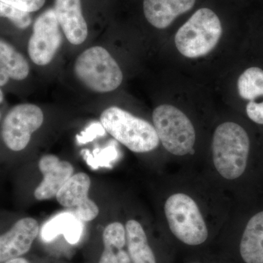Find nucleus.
I'll use <instances>...</instances> for the list:
<instances>
[{
    "label": "nucleus",
    "mask_w": 263,
    "mask_h": 263,
    "mask_svg": "<svg viewBox=\"0 0 263 263\" xmlns=\"http://www.w3.org/2000/svg\"><path fill=\"white\" fill-rule=\"evenodd\" d=\"M91 180L87 174L79 173L71 176L57 195V201L62 206L77 207L88 197Z\"/></svg>",
    "instance_id": "17"
},
{
    "label": "nucleus",
    "mask_w": 263,
    "mask_h": 263,
    "mask_svg": "<svg viewBox=\"0 0 263 263\" xmlns=\"http://www.w3.org/2000/svg\"><path fill=\"white\" fill-rule=\"evenodd\" d=\"M74 71L85 86L96 92L114 91L123 81L120 67L101 46L88 48L81 53L76 60Z\"/></svg>",
    "instance_id": "4"
},
{
    "label": "nucleus",
    "mask_w": 263,
    "mask_h": 263,
    "mask_svg": "<svg viewBox=\"0 0 263 263\" xmlns=\"http://www.w3.org/2000/svg\"><path fill=\"white\" fill-rule=\"evenodd\" d=\"M196 0H143V13L157 29L169 27L179 15L190 11Z\"/></svg>",
    "instance_id": "12"
},
{
    "label": "nucleus",
    "mask_w": 263,
    "mask_h": 263,
    "mask_svg": "<svg viewBox=\"0 0 263 263\" xmlns=\"http://www.w3.org/2000/svg\"><path fill=\"white\" fill-rule=\"evenodd\" d=\"M22 11L31 13L43 8L46 0H0Z\"/></svg>",
    "instance_id": "24"
},
{
    "label": "nucleus",
    "mask_w": 263,
    "mask_h": 263,
    "mask_svg": "<svg viewBox=\"0 0 263 263\" xmlns=\"http://www.w3.org/2000/svg\"><path fill=\"white\" fill-rule=\"evenodd\" d=\"M76 208V215L83 221L93 220L99 214L98 205L89 198Z\"/></svg>",
    "instance_id": "23"
},
{
    "label": "nucleus",
    "mask_w": 263,
    "mask_h": 263,
    "mask_svg": "<svg viewBox=\"0 0 263 263\" xmlns=\"http://www.w3.org/2000/svg\"><path fill=\"white\" fill-rule=\"evenodd\" d=\"M5 96L4 92H3V89L0 88V105L3 104V102H4ZM2 114L1 111H0V120H1Z\"/></svg>",
    "instance_id": "28"
},
{
    "label": "nucleus",
    "mask_w": 263,
    "mask_h": 263,
    "mask_svg": "<svg viewBox=\"0 0 263 263\" xmlns=\"http://www.w3.org/2000/svg\"><path fill=\"white\" fill-rule=\"evenodd\" d=\"M39 233V224L32 218H24L9 231L0 235V263L17 258L29 252Z\"/></svg>",
    "instance_id": "9"
},
{
    "label": "nucleus",
    "mask_w": 263,
    "mask_h": 263,
    "mask_svg": "<svg viewBox=\"0 0 263 263\" xmlns=\"http://www.w3.org/2000/svg\"><path fill=\"white\" fill-rule=\"evenodd\" d=\"M38 165L43 180L34 191V197L37 200H49L56 197L74 172L70 162L61 161L53 155L43 156Z\"/></svg>",
    "instance_id": "10"
},
{
    "label": "nucleus",
    "mask_w": 263,
    "mask_h": 263,
    "mask_svg": "<svg viewBox=\"0 0 263 263\" xmlns=\"http://www.w3.org/2000/svg\"><path fill=\"white\" fill-rule=\"evenodd\" d=\"M99 153H97L95 151L94 159L85 155L88 163L95 169L98 168L100 166H110V162L115 160L117 157V151L112 146L107 147L103 150H99Z\"/></svg>",
    "instance_id": "22"
},
{
    "label": "nucleus",
    "mask_w": 263,
    "mask_h": 263,
    "mask_svg": "<svg viewBox=\"0 0 263 263\" xmlns=\"http://www.w3.org/2000/svg\"><path fill=\"white\" fill-rule=\"evenodd\" d=\"M129 254L114 245H104V251L99 263H130Z\"/></svg>",
    "instance_id": "21"
},
{
    "label": "nucleus",
    "mask_w": 263,
    "mask_h": 263,
    "mask_svg": "<svg viewBox=\"0 0 263 263\" xmlns=\"http://www.w3.org/2000/svg\"><path fill=\"white\" fill-rule=\"evenodd\" d=\"M129 255L133 263H157L143 227L136 220L128 221L125 227Z\"/></svg>",
    "instance_id": "15"
},
{
    "label": "nucleus",
    "mask_w": 263,
    "mask_h": 263,
    "mask_svg": "<svg viewBox=\"0 0 263 263\" xmlns=\"http://www.w3.org/2000/svg\"><path fill=\"white\" fill-rule=\"evenodd\" d=\"M62 41L60 26L53 8H49L34 21L27 51L33 63L47 65L53 60Z\"/></svg>",
    "instance_id": "8"
},
{
    "label": "nucleus",
    "mask_w": 263,
    "mask_h": 263,
    "mask_svg": "<svg viewBox=\"0 0 263 263\" xmlns=\"http://www.w3.org/2000/svg\"><path fill=\"white\" fill-rule=\"evenodd\" d=\"M29 65L27 59L8 41L0 37V71L10 80L22 81L28 77Z\"/></svg>",
    "instance_id": "16"
},
{
    "label": "nucleus",
    "mask_w": 263,
    "mask_h": 263,
    "mask_svg": "<svg viewBox=\"0 0 263 263\" xmlns=\"http://www.w3.org/2000/svg\"><path fill=\"white\" fill-rule=\"evenodd\" d=\"M246 263H263V212L252 216L246 226L240 243Z\"/></svg>",
    "instance_id": "13"
},
{
    "label": "nucleus",
    "mask_w": 263,
    "mask_h": 263,
    "mask_svg": "<svg viewBox=\"0 0 263 263\" xmlns=\"http://www.w3.org/2000/svg\"><path fill=\"white\" fill-rule=\"evenodd\" d=\"M164 214L173 234L185 245L198 246L209 237V230L200 209L184 193L171 195L164 203Z\"/></svg>",
    "instance_id": "5"
},
{
    "label": "nucleus",
    "mask_w": 263,
    "mask_h": 263,
    "mask_svg": "<svg viewBox=\"0 0 263 263\" xmlns=\"http://www.w3.org/2000/svg\"><path fill=\"white\" fill-rule=\"evenodd\" d=\"M104 245H111L124 248L127 243L126 229L120 222H114L105 228L103 235Z\"/></svg>",
    "instance_id": "20"
},
{
    "label": "nucleus",
    "mask_w": 263,
    "mask_h": 263,
    "mask_svg": "<svg viewBox=\"0 0 263 263\" xmlns=\"http://www.w3.org/2000/svg\"><path fill=\"white\" fill-rule=\"evenodd\" d=\"M57 21L67 41L81 45L88 36V26L83 15L81 0H54Z\"/></svg>",
    "instance_id": "11"
},
{
    "label": "nucleus",
    "mask_w": 263,
    "mask_h": 263,
    "mask_svg": "<svg viewBox=\"0 0 263 263\" xmlns=\"http://www.w3.org/2000/svg\"><path fill=\"white\" fill-rule=\"evenodd\" d=\"M4 263H29L27 259L21 258V257H17V258L10 259Z\"/></svg>",
    "instance_id": "27"
},
{
    "label": "nucleus",
    "mask_w": 263,
    "mask_h": 263,
    "mask_svg": "<svg viewBox=\"0 0 263 263\" xmlns=\"http://www.w3.org/2000/svg\"><path fill=\"white\" fill-rule=\"evenodd\" d=\"M250 141L239 124L226 122L214 131L212 141L213 162L221 177L235 180L247 168Z\"/></svg>",
    "instance_id": "1"
},
{
    "label": "nucleus",
    "mask_w": 263,
    "mask_h": 263,
    "mask_svg": "<svg viewBox=\"0 0 263 263\" xmlns=\"http://www.w3.org/2000/svg\"><path fill=\"white\" fill-rule=\"evenodd\" d=\"M0 19H7L20 30L27 29L32 24L31 13L22 11L2 1H0Z\"/></svg>",
    "instance_id": "19"
},
{
    "label": "nucleus",
    "mask_w": 263,
    "mask_h": 263,
    "mask_svg": "<svg viewBox=\"0 0 263 263\" xmlns=\"http://www.w3.org/2000/svg\"><path fill=\"white\" fill-rule=\"evenodd\" d=\"M221 34L222 27L218 15L209 8H200L180 27L175 43L183 56L197 58L210 53Z\"/></svg>",
    "instance_id": "3"
},
{
    "label": "nucleus",
    "mask_w": 263,
    "mask_h": 263,
    "mask_svg": "<svg viewBox=\"0 0 263 263\" xmlns=\"http://www.w3.org/2000/svg\"><path fill=\"white\" fill-rule=\"evenodd\" d=\"M247 114L249 119L254 122L263 124V102L257 103L250 101L247 105Z\"/></svg>",
    "instance_id": "26"
},
{
    "label": "nucleus",
    "mask_w": 263,
    "mask_h": 263,
    "mask_svg": "<svg viewBox=\"0 0 263 263\" xmlns=\"http://www.w3.org/2000/svg\"><path fill=\"white\" fill-rule=\"evenodd\" d=\"M100 122L109 134L136 153L155 150L160 143L155 127L117 106L105 109Z\"/></svg>",
    "instance_id": "2"
},
{
    "label": "nucleus",
    "mask_w": 263,
    "mask_h": 263,
    "mask_svg": "<svg viewBox=\"0 0 263 263\" xmlns=\"http://www.w3.org/2000/svg\"><path fill=\"white\" fill-rule=\"evenodd\" d=\"M152 119L159 139L167 152L184 156L193 151L195 128L181 110L171 105H161L154 110Z\"/></svg>",
    "instance_id": "6"
},
{
    "label": "nucleus",
    "mask_w": 263,
    "mask_h": 263,
    "mask_svg": "<svg viewBox=\"0 0 263 263\" xmlns=\"http://www.w3.org/2000/svg\"><path fill=\"white\" fill-rule=\"evenodd\" d=\"M83 224L70 213H62L48 221L41 230V238L46 242L51 241L57 235L63 234L71 245H76L80 240Z\"/></svg>",
    "instance_id": "14"
},
{
    "label": "nucleus",
    "mask_w": 263,
    "mask_h": 263,
    "mask_svg": "<svg viewBox=\"0 0 263 263\" xmlns=\"http://www.w3.org/2000/svg\"><path fill=\"white\" fill-rule=\"evenodd\" d=\"M105 134V129H104L102 124L94 123L91 124L87 129L83 132L80 136H77V141L81 144L88 143L94 140L98 136H104Z\"/></svg>",
    "instance_id": "25"
},
{
    "label": "nucleus",
    "mask_w": 263,
    "mask_h": 263,
    "mask_svg": "<svg viewBox=\"0 0 263 263\" xmlns=\"http://www.w3.org/2000/svg\"><path fill=\"white\" fill-rule=\"evenodd\" d=\"M240 96L253 101L263 95V70L259 67H250L240 76L238 81Z\"/></svg>",
    "instance_id": "18"
},
{
    "label": "nucleus",
    "mask_w": 263,
    "mask_h": 263,
    "mask_svg": "<svg viewBox=\"0 0 263 263\" xmlns=\"http://www.w3.org/2000/svg\"><path fill=\"white\" fill-rule=\"evenodd\" d=\"M42 110L34 104L15 105L5 116L2 124L1 136L6 146L13 152L24 150L33 133L42 126Z\"/></svg>",
    "instance_id": "7"
}]
</instances>
